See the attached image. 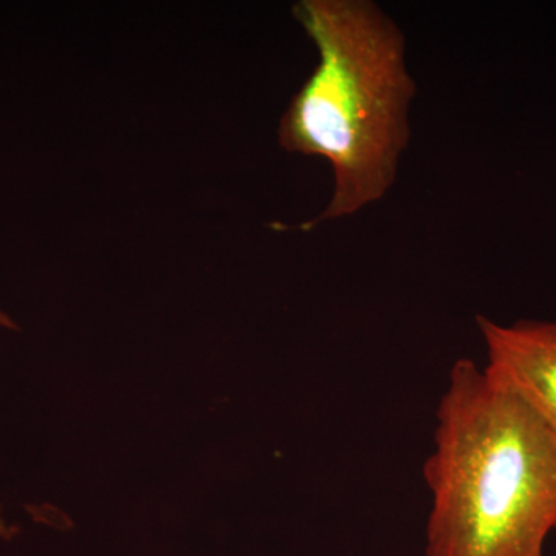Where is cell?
Returning <instances> with one entry per match:
<instances>
[{
    "instance_id": "4",
    "label": "cell",
    "mask_w": 556,
    "mask_h": 556,
    "mask_svg": "<svg viewBox=\"0 0 556 556\" xmlns=\"http://www.w3.org/2000/svg\"><path fill=\"white\" fill-rule=\"evenodd\" d=\"M0 327L9 328V329H17L16 324H14V321L11 320V317L9 316V314L2 313V311H0Z\"/></svg>"
},
{
    "instance_id": "2",
    "label": "cell",
    "mask_w": 556,
    "mask_h": 556,
    "mask_svg": "<svg viewBox=\"0 0 556 556\" xmlns=\"http://www.w3.org/2000/svg\"><path fill=\"white\" fill-rule=\"evenodd\" d=\"M292 14L318 64L281 116L278 141L327 160L334 181L325 211L302 225L311 230L353 217L393 188L412 139L416 83L404 31L372 0H300Z\"/></svg>"
},
{
    "instance_id": "3",
    "label": "cell",
    "mask_w": 556,
    "mask_h": 556,
    "mask_svg": "<svg viewBox=\"0 0 556 556\" xmlns=\"http://www.w3.org/2000/svg\"><path fill=\"white\" fill-rule=\"evenodd\" d=\"M477 325L486 351L485 371L510 388L556 434V321Z\"/></svg>"
},
{
    "instance_id": "1",
    "label": "cell",
    "mask_w": 556,
    "mask_h": 556,
    "mask_svg": "<svg viewBox=\"0 0 556 556\" xmlns=\"http://www.w3.org/2000/svg\"><path fill=\"white\" fill-rule=\"evenodd\" d=\"M424 479L427 556H543L556 530V434L471 358L450 369Z\"/></svg>"
}]
</instances>
